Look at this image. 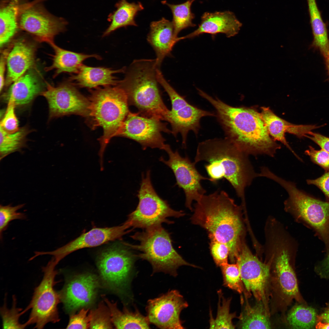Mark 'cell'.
<instances>
[{
  "mask_svg": "<svg viewBox=\"0 0 329 329\" xmlns=\"http://www.w3.org/2000/svg\"><path fill=\"white\" fill-rule=\"evenodd\" d=\"M57 264L52 257L42 268L43 279L35 288L29 304L23 311L24 313L31 309L29 318L25 323L27 326L35 324V328L41 329L48 323H56L60 320L57 307L61 301L58 292L54 289L55 278L58 273L55 269Z\"/></svg>",
  "mask_w": 329,
  "mask_h": 329,
  "instance_id": "obj_10",
  "label": "cell"
},
{
  "mask_svg": "<svg viewBox=\"0 0 329 329\" xmlns=\"http://www.w3.org/2000/svg\"><path fill=\"white\" fill-rule=\"evenodd\" d=\"M105 303V302L101 301L96 308L90 310L91 320L90 328H113L114 325L111 321L110 311L107 305Z\"/></svg>",
  "mask_w": 329,
  "mask_h": 329,
  "instance_id": "obj_38",
  "label": "cell"
},
{
  "mask_svg": "<svg viewBox=\"0 0 329 329\" xmlns=\"http://www.w3.org/2000/svg\"><path fill=\"white\" fill-rule=\"evenodd\" d=\"M210 248L211 254L217 266L221 267L228 263L229 249L225 244L214 240H210Z\"/></svg>",
  "mask_w": 329,
  "mask_h": 329,
  "instance_id": "obj_43",
  "label": "cell"
},
{
  "mask_svg": "<svg viewBox=\"0 0 329 329\" xmlns=\"http://www.w3.org/2000/svg\"><path fill=\"white\" fill-rule=\"evenodd\" d=\"M137 196L138 205L125 222L129 228L145 229L163 223L171 224L173 222L168 220V218H179L185 215L182 211L172 209L157 194L152 184L150 171L142 176Z\"/></svg>",
  "mask_w": 329,
  "mask_h": 329,
  "instance_id": "obj_9",
  "label": "cell"
},
{
  "mask_svg": "<svg viewBox=\"0 0 329 329\" xmlns=\"http://www.w3.org/2000/svg\"><path fill=\"white\" fill-rule=\"evenodd\" d=\"M188 304L176 290H169L159 297L149 299L146 310L150 323L161 329H183L180 318L182 310Z\"/></svg>",
  "mask_w": 329,
  "mask_h": 329,
  "instance_id": "obj_16",
  "label": "cell"
},
{
  "mask_svg": "<svg viewBox=\"0 0 329 329\" xmlns=\"http://www.w3.org/2000/svg\"><path fill=\"white\" fill-rule=\"evenodd\" d=\"M18 17L21 29L30 33L37 41L50 44L55 37L64 30L66 22L55 18L34 7L23 9Z\"/></svg>",
  "mask_w": 329,
  "mask_h": 329,
  "instance_id": "obj_19",
  "label": "cell"
},
{
  "mask_svg": "<svg viewBox=\"0 0 329 329\" xmlns=\"http://www.w3.org/2000/svg\"><path fill=\"white\" fill-rule=\"evenodd\" d=\"M50 45L54 50V54L52 56V64L45 69L47 71L54 70L55 76L62 73H76L83 62L88 58L101 59L100 56L95 54H85L65 50L54 42Z\"/></svg>",
  "mask_w": 329,
  "mask_h": 329,
  "instance_id": "obj_26",
  "label": "cell"
},
{
  "mask_svg": "<svg viewBox=\"0 0 329 329\" xmlns=\"http://www.w3.org/2000/svg\"><path fill=\"white\" fill-rule=\"evenodd\" d=\"M307 182L308 184L313 185L317 187L323 193L327 201L329 202V171L316 179L307 180Z\"/></svg>",
  "mask_w": 329,
  "mask_h": 329,
  "instance_id": "obj_46",
  "label": "cell"
},
{
  "mask_svg": "<svg viewBox=\"0 0 329 329\" xmlns=\"http://www.w3.org/2000/svg\"><path fill=\"white\" fill-rule=\"evenodd\" d=\"M90 320L89 309L83 308L78 313L71 315L66 328H90Z\"/></svg>",
  "mask_w": 329,
  "mask_h": 329,
  "instance_id": "obj_44",
  "label": "cell"
},
{
  "mask_svg": "<svg viewBox=\"0 0 329 329\" xmlns=\"http://www.w3.org/2000/svg\"><path fill=\"white\" fill-rule=\"evenodd\" d=\"M192 0V1H193H193H195V0Z\"/></svg>",
  "mask_w": 329,
  "mask_h": 329,
  "instance_id": "obj_53",
  "label": "cell"
},
{
  "mask_svg": "<svg viewBox=\"0 0 329 329\" xmlns=\"http://www.w3.org/2000/svg\"><path fill=\"white\" fill-rule=\"evenodd\" d=\"M123 244L115 245L104 249L99 254L96 261L103 285L118 295L126 304L133 300L130 286L138 257L129 246Z\"/></svg>",
  "mask_w": 329,
  "mask_h": 329,
  "instance_id": "obj_7",
  "label": "cell"
},
{
  "mask_svg": "<svg viewBox=\"0 0 329 329\" xmlns=\"http://www.w3.org/2000/svg\"><path fill=\"white\" fill-rule=\"evenodd\" d=\"M246 296L253 295L267 308V294L270 279V266L264 263L252 253L243 242L236 260Z\"/></svg>",
  "mask_w": 329,
  "mask_h": 329,
  "instance_id": "obj_13",
  "label": "cell"
},
{
  "mask_svg": "<svg viewBox=\"0 0 329 329\" xmlns=\"http://www.w3.org/2000/svg\"><path fill=\"white\" fill-rule=\"evenodd\" d=\"M34 46L24 39L17 40L8 52L5 84L8 86L25 73L35 62Z\"/></svg>",
  "mask_w": 329,
  "mask_h": 329,
  "instance_id": "obj_23",
  "label": "cell"
},
{
  "mask_svg": "<svg viewBox=\"0 0 329 329\" xmlns=\"http://www.w3.org/2000/svg\"><path fill=\"white\" fill-rule=\"evenodd\" d=\"M41 94L47 100L51 118L76 114L87 117L89 102L74 84L65 82L56 87L47 83Z\"/></svg>",
  "mask_w": 329,
  "mask_h": 329,
  "instance_id": "obj_14",
  "label": "cell"
},
{
  "mask_svg": "<svg viewBox=\"0 0 329 329\" xmlns=\"http://www.w3.org/2000/svg\"><path fill=\"white\" fill-rule=\"evenodd\" d=\"M89 102L88 117L94 126H101L103 134L99 139L98 154L100 167H103L104 154L111 139L117 136L129 112L126 94L118 86L98 88L92 91Z\"/></svg>",
  "mask_w": 329,
  "mask_h": 329,
  "instance_id": "obj_5",
  "label": "cell"
},
{
  "mask_svg": "<svg viewBox=\"0 0 329 329\" xmlns=\"http://www.w3.org/2000/svg\"><path fill=\"white\" fill-rule=\"evenodd\" d=\"M157 76L159 84L163 87L168 95L171 103V110L175 111L186 105L188 103L169 83L164 77L160 69L157 70Z\"/></svg>",
  "mask_w": 329,
  "mask_h": 329,
  "instance_id": "obj_41",
  "label": "cell"
},
{
  "mask_svg": "<svg viewBox=\"0 0 329 329\" xmlns=\"http://www.w3.org/2000/svg\"><path fill=\"white\" fill-rule=\"evenodd\" d=\"M260 114L271 136L275 140L280 141L297 158L300 160L291 147L285 136L286 133H292L294 124L280 118L268 107L261 108Z\"/></svg>",
  "mask_w": 329,
  "mask_h": 329,
  "instance_id": "obj_30",
  "label": "cell"
},
{
  "mask_svg": "<svg viewBox=\"0 0 329 329\" xmlns=\"http://www.w3.org/2000/svg\"><path fill=\"white\" fill-rule=\"evenodd\" d=\"M324 59L326 69L329 78V57Z\"/></svg>",
  "mask_w": 329,
  "mask_h": 329,
  "instance_id": "obj_52",
  "label": "cell"
},
{
  "mask_svg": "<svg viewBox=\"0 0 329 329\" xmlns=\"http://www.w3.org/2000/svg\"><path fill=\"white\" fill-rule=\"evenodd\" d=\"M305 153L310 156L312 161L318 165L325 170L329 171V153L321 149L315 150L313 147L309 146L308 149Z\"/></svg>",
  "mask_w": 329,
  "mask_h": 329,
  "instance_id": "obj_45",
  "label": "cell"
},
{
  "mask_svg": "<svg viewBox=\"0 0 329 329\" xmlns=\"http://www.w3.org/2000/svg\"><path fill=\"white\" fill-rule=\"evenodd\" d=\"M221 267L224 285L241 294L244 291L239 267L237 263L225 264Z\"/></svg>",
  "mask_w": 329,
  "mask_h": 329,
  "instance_id": "obj_37",
  "label": "cell"
},
{
  "mask_svg": "<svg viewBox=\"0 0 329 329\" xmlns=\"http://www.w3.org/2000/svg\"><path fill=\"white\" fill-rule=\"evenodd\" d=\"M154 117H148L129 112L117 136L133 140L145 150L147 147L164 150L166 144L162 133H171L167 123Z\"/></svg>",
  "mask_w": 329,
  "mask_h": 329,
  "instance_id": "obj_12",
  "label": "cell"
},
{
  "mask_svg": "<svg viewBox=\"0 0 329 329\" xmlns=\"http://www.w3.org/2000/svg\"><path fill=\"white\" fill-rule=\"evenodd\" d=\"M115 7L116 10L108 16V20L111 23L104 32L103 37L107 36L121 27L129 26H137L135 18L139 11L144 9L140 2L130 3L127 0H120Z\"/></svg>",
  "mask_w": 329,
  "mask_h": 329,
  "instance_id": "obj_29",
  "label": "cell"
},
{
  "mask_svg": "<svg viewBox=\"0 0 329 329\" xmlns=\"http://www.w3.org/2000/svg\"><path fill=\"white\" fill-rule=\"evenodd\" d=\"M102 297L110 310L114 326L117 329H149L150 324L147 317L142 314L136 309L131 311L125 306L122 311L119 310L117 302L111 301L104 295Z\"/></svg>",
  "mask_w": 329,
  "mask_h": 329,
  "instance_id": "obj_27",
  "label": "cell"
},
{
  "mask_svg": "<svg viewBox=\"0 0 329 329\" xmlns=\"http://www.w3.org/2000/svg\"><path fill=\"white\" fill-rule=\"evenodd\" d=\"M193 208L192 223L206 230L210 240L226 244L230 262L235 263L244 241L242 206L225 191L217 190L203 195Z\"/></svg>",
  "mask_w": 329,
  "mask_h": 329,
  "instance_id": "obj_1",
  "label": "cell"
},
{
  "mask_svg": "<svg viewBox=\"0 0 329 329\" xmlns=\"http://www.w3.org/2000/svg\"><path fill=\"white\" fill-rule=\"evenodd\" d=\"M6 302L1 308V314L2 320L3 329H23L26 326L25 323L22 324L19 319L22 314V309L16 307V299L14 296L13 298L12 305L10 309L6 307Z\"/></svg>",
  "mask_w": 329,
  "mask_h": 329,
  "instance_id": "obj_39",
  "label": "cell"
},
{
  "mask_svg": "<svg viewBox=\"0 0 329 329\" xmlns=\"http://www.w3.org/2000/svg\"><path fill=\"white\" fill-rule=\"evenodd\" d=\"M219 302L217 316L214 318L210 313V328L234 329L235 326L232 320L236 317L235 313L230 312L231 298L225 299L223 295L221 290L218 292Z\"/></svg>",
  "mask_w": 329,
  "mask_h": 329,
  "instance_id": "obj_36",
  "label": "cell"
},
{
  "mask_svg": "<svg viewBox=\"0 0 329 329\" xmlns=\"http://www.w3.org/2000/svg\"><path fill=\"white\" fill-rule=\"evenodd\" d=\"M100 286L97 276L92 274H81L68 278L63 288L58 292L65 311L73 313L91 305Z\"/></svg>",
  "mask_w": 329,
  "mask_h": 329,
  "instance_id": "obj_17",
  "label": "cell"
},
{
  "mask_svg": "<svg viewBox=\"0 0 329 329\" xmlns=\"http://www.w3.org/2000/svg\"><path fill=\"white\" fill-rule=\"evenodd\" d=\"M164 150L168 154L169 158L165 160L161 157L160 160L172 171L176 179V184L182 189L185 193V206L193 211V202L198 201L206 192L201 184L202 181H210V179L203 176L199 172L194 161L192 162L187 156L182 157L177 151H173L169 145L166 144Z\"/></svg>",
  "mask_w": 329,
  "mask_h": 329,
  "instance_id": "obj_11",
  "label": "cell"
},
{
  "mask_svg": "<svg viewBox=\"0 0 329 329\" xmlns=\"http://www.w3.org/2000/svg\"><path fill=\"white\" fill-rule=\"evenodd\" d=\"M315 327L317 329H329V323L320 321H317Z\"/></svg>",
  "mask_w": 329,
  "mask_h": 329,
  "instance_id": "obj_51",
  "label": "cell"
},
{
  "mask_svg": "<svg viewBox=\"0 0 329 329\" xmlns=\"http://www.w3.org/2000/svg\"><path fill=\"white\" fill-rule=\"evenodd\" d=\"M202 97L215 109L226 138L244 153L273 157L281 148L271 136L260 113L251 108L231 106L205 92Z\"/></svg>",
  "mask_w": 329,
  "mask_h": 329,
  "instance_id": "obj_2",
  "label": "cell"
},
{
  "mask_svg": "<svg viewBox=\"0 0 329 329\" xmlns=\"http://www.w3.org/2000/svg\"><path fill=\"white\" fill-rule=\"evenodd\" d=\"M319 321L329 323V306L320 315L317 316V322Z\"/></svg>",
  "mask_w": 329,
  "mask_h": 329,
  "instance_id": "obj_49",
  "label": "cell"
},
{
  "mask_svg": "<svg viewBox=\"0 0 329 329\" xmlns=\"http://www.w3.org/2000/svg\"><path fill=\"white\" fill-rule=\"evenodd\" d=\"M43 85L39 76L30 71L13 82L8 93V99H12L16 105L28 104L43 91Z\"/></svg>",
  "mask_w": 329,
  "mask_h": 329,
  "instance_id": "obj_25",
  "label": "cell"
},
{
  "mask_svg": "<svg viewBox=\"0 0 329 329\" xmlns=\"http://www.w3.org/2000/svg\"><path fill=\"white\" fill-rule=\"evenodd\" d=\"M18 9L13 3L3 7L0 14V46L2 47L16 33L18 28Z\"/></svg>",
  "mask_w": 329,
  "mask_h": 329,
  "instance_id": "obj_34",
  "label": "cell"
},
{
  "mask_svg": "<svg viewBox=\"0 0 329 329\" xmlns=\"http://www.w3.org/2000/svg\"><path fill=\"white\" fill-rule=\"evenodd\" d=\"M29 132L27 128L23 127L14 133H10L0 127V160L25 147Z\"/></svg>",
  "mask_w": 329,
  "mask_h": 329,
  "instance_id": "obj_35",
  "label": "cell"
},
{
  "mask_svg": "<svg viewBox=\"0 0 329 329\" xmlns=\"http://www.w3.org/2000/svg\"><path fill=\"white\" fill-rule=\"evenodd\" d=\"M124 223L122 225L111 227L97 228L88 232L65 245L51 251H37L38 256L48 255L53 256L58 264L63 259L80 249L98 246L109 241L120 239L130 231Z\"/></svg>",
  "mask_w": 329,
  "mask_h": 329,
  "instance_id": "obj_18",
  "label": "cell"
},
{
  "mask_svg": "<svg viewBox=\"0 0 329 329\" xmlns=\"http://www.w3.org/2000/svg\"><path fill=\"white\" fill-rule=\"evenodd\" d=\"M322 269L329 274V253L321 264Z\"/></svg>",
  "mask_w": 329,
  "mask_h": 329,
  "instance_id": "obj_50",
  "label": "cell"
},
{
  "mask_svg": "<svg viewBox=\"0 0 329 329\" xmlns=\"http://www.w3.org/2000/svg\"><path fill=\"white\" fill-rule=\"evenodd\" d=\"M253 306L247 303L242 312L239 317V326L244 329H270L271 324L267 309L263 303Z\"/></svg>",
  "mask_w": 329,
  "mask_h": 329,
  "instance_id": "obj_31",
  "label": "cell"
},
{
  "mask_svg": "<svg viewBox=\"0 0 329 329\" xmlns=\"http://www.w3.org/2000/svg\"><path fill=\"white\" fill-rule=\"evenodd\" d=\"M249 156L227 138H214L199 143L194 162L196 164L201 162L207 163L204 167L212 182L215 183L225 179L245 208V189L255 178L259 177Z\"/></svg>",
  "mask_w": 329,
  "mask_h": 329,
  "instance_id": "obj_3",
  "label": "cell"
},
{
  "mask_svg": "<svg viewBox=\"0 0 329 329\" xmlns=\"http://www.w3.org/2000/svg\"><path fill=\"white\" fill-rule=\"evenodd\" d=\"M317 317L314 309L302 304L296 305L288 312L286 321L292 328L311 329L315 326Z\"/></svg>",
  "mask_w": 329,
  "mask_h": 329,
  "instance_id": "obj_33",
  "label": "cell"
},
{
  "mask_svg": "<svg viewBox=\"0 0 329 329\" xmlns=\"http://www.w3.org/2000/svg\"><path fill=\"white\" fill-rule=\"evenodd\" d=\"M139 242L136 245L126 243L131 249L140 252L138 258L148 261L152 274L162 272L175 277L177 270L182 266L197 267L187 262L173 247L170 233L161 225L145 229L131 236Z\"/></svg>",
  "mask_w": 329,
  "mask_h": 329,
  "instance_id": "obj_6",
  "label": "cell"
},
{
  "mask_svg": "<svg viewBox=\"0 0 329 329\" xmlns=\"http://www.w3.org/2000/svg\"><path fill=\"white\" fill-rule=\"evenodd\" d=\"M313 40L310 48L319 51L324 58L329 57V38L316 0H306Z\"/></svg>",
  "mask_w": 329,
  "mask_h": 329,
  "instance_id": "obj_28",
  "label": "cell"
},
{
  "mask_svg": "<svg viewBox=\"0 0 329 329\" xmlns=\"http://www.w3.org/2000/svg\"><path fill=\"white\" fill-rule=\"evenodd\" d=\"M158 69L155 59H135L126 69L124 78L117 85L125 92L129 104L136 108L140 114L165 120L170 110L160 94L157 76Z\"/></svg>",
  "mask_w": 329,
  "mask_h": 329,
  "instance_id": "obj_4",
  "label": "cell"
},
{
  "mask_svg": "<svg viewBox=\"0 0 329 329\" xmlns=\"http://www.w3.org/2000/svg\"><path fill=\"white\" fill-rule=\"evenodd\" d=\"M193 2L192 0H187L181 4H174L168 3L166 1H161L162 3L167 5L171 10L173 16L172 22L176 37L182 30L196 25L192 22L195 17L191 9Z\"/></svg>",
  "mask_w": 329,
  "mask_h": 329,
  "instance_id": "obj_32",
  "label": "cell"
},
{
  "mask_svg": "<svg viewBox=\"0 0 329 329\" xmlns=\"http://www.w3.org/2000/svg\"><path fill=\"white\" fill-rule=\"evenodd\" d=\"M147 40L155 51L156 64L160 68L164 59L171 56L174 46L182 38L175 36L172 22L163 17L150 23Z\"/></svg>",
  "mask_w": 329,
  "mask_h": 329,
  "instance_id": "obj_22",
  "label": "cell"
},
{
  "mask_svg": "<svg viewBox=\"0 0 329 329\" xmlns=\"http://www.w3.org/2000/svg\"><path fill=\"white\" fill-rule=\"evenodd\" d=\"M6 51L2 54L0 60V91L1 92L5 84V66L6 64V58L8 53Z\"/></svg>",
  "mask_w": 329,
  "mask_h": 329,
  "instance_id": "obj_48",
  "label": "cell"
},
{
  "mask_svg": "<svg viewBox=\"0 0 329 329\" xmlns=\"http://www.w3.org/2000/svg\"><path fill=\"white\" fill-rule=\"evenodd\" d=\"M275 244L272 271L270 275L274 290L284 303L288 304L294 299L302 302L288 250L283 242H277Z\"/></svg>",
  "mask_w": 329,
  "mask_h": 329,
  "instance_id": "obj_15",
  "label": "cell"
},
{
  "mask_svg": "<svg viewBox=\"0 0 329 329\" xmlns=\"http://www.w3.org/2000/svg\"><path fill=\"white\" fill-rule=\"evenodd\" d=\"M306 137L317 144L321 149L329 153V137L312 131L310 132Z\"/></svg>",
  "mask_w": 329,
  "mask_h": 329,
  "instance_id": "obj_47",
  "label": "cell"
},
{
  "mask_svg": "<svg viewBox=\"0 0 329 329\" xmlns=\"http://www.w3.org/2000/svg\"><path fill=\"white\" fill-rule=\"evenodd\" d=\"M24 205V204L15 206H11V205H0V235L1 240L2 238L3 232L7 229L11 221L15 220H25L27 218L26 215L24 213L17 212Z\"/></svg>",
  "mask_w": 329,
  "mask_h": 329,
  "instance_id": "obj_40",
  "label": "cell"
},
{
  "mask_svg": "<svg viewBox=\"0 0 329 329\" xmlns=\"http://www.w3.org/2000/svg\"><path fill=\"white\" fill-rule=\"evenodd\" d=\"M269 178L279 184L288 193V197L285 202L286 209L314 229L329 250V202L310 196L298 189L294 183L273 172L270 174Z\"/></svg>",
  "mask_w": 329,
  "mask_h": 329,
  "instance_id": "obj_8",
  "label": "cell"
},
{
  "mask_svg": "<svg viewBox=\"0 0 329 329\" xmlns=\"http://www.w3.org/2000/svg\"><path fill=\"white\" fill-rule=\"evenodd\" d=\"M16 106L13 100L9 98L5 113L0 122V127L9 133H14L20 129L15 112Z\"/></svg>",
  "mask_w": 329,
  "mask_h": 329,
  "instance_id": "obj_42",
  "label": "cell"
},
{
  "mask_svg": "<svg viewBox=\"0 0 329 329\" xmlns=\"http://www.w3.org/2000/svg\"><path fill=\"white\" fill-rule=\"evenodd\" d=\"M124 67L117 70L103 67H92L82 64L75 75L70 78L80 87L95 88L99 86L104 87L117 85L119 80L114 76L118 73L125 72Z\"/></svg>",
  "mask_w": 329,
  "mask_h": 329,
  "instance_id": "obj_24",
  "label": "cell"
},
{
  "mask_svg": "<svg viewBox=\"0 0 329 329\" xmlns=\"http://www.w3.org/2000/svg\"><path fill=\"white\" fill-rule=\"evenodd\" d=\"M242 25L234 13L230 11L206 12L201 16L198 28L182 37L183 39L191 38L204 33L210 34L213 37L219 33L230 37L238 33Z\"/></svg>",
  "mask_w": 329,
  "mask_h": 329,
  "instance_id": "obj_20",
  "label": "cell"
},
{
  "mask_svg": "<svg viewBox=\"0 0 329 329\" xmlns=\"http://www.w3.org/2000/svg\"><path fill=\"white\" fill-rule=\"evenodd\" d=\"M207 116H216L213 113L206 111L189 103L176 111L169 110L165 121L171 125V133L176 136L180 133L182 139V145L186 147L187 134L193 131L197 136L200 128V120Z\"/></svg>",
  "mask_w": 329,
  "mask_h": 329,
  "instance_id": "obj_21",
  "label": "cell"
}]
</instances>
